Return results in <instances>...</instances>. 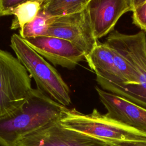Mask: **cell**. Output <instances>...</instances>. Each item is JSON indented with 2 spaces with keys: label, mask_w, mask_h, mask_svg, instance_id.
Wrapping results in <instances>:
<instances>
[{
  "label": "cell",
  "mask_w": 146,
  "mask_h": 146,
  "mask_svg": "<svg viewBox=\"0 0 146 146\" xmlns=\"http://www.w3.org/2000/svg\"><path fill=\"white\" fill-rule=\"evenodd\" d=\"M111 143L66 128L59 121L25 136L15 146H110Z\"/></svg>",
  "instance_id": "52a82bcc"
},
{
  "label": "cell",
  "mask_w": 146,
  "mask_h": 146,
  "mask_svg": "<svg viewBox=\"0 0 146 146\" xmlns=\"http://www.w3.org/2000/svg\"><path fill=\"white\" fill-rule=\"evenodd\" d=\"M87 9L96 40L110 34L125 13L132 11V0H90Z\"/></svg>",
  "instance_id": "9c48e42d"
},
{
  "label": "cell",
  "mask_w": 146,
  "mask_h": 146,
  "mask_svg": "<svg viewBox=\"0 0 146 146\" xmlns=\"http://www.w3.org/2000/svg\"><path fill=\"white\" fill-rule=\"evenodd\" d=\"M23 39L30 47L54 66L74 69L85 60L83 52L63 39L42 36Z\"/></svg>",
  "instance_id": "ba28073f"
},
{
  "label": "cell",
  "mask_w": 146,
  "mask_h": 146,
  "mask_svg": "<svg viewBox=\"0 0 146 146\" xmlns=\"http://www.w3.org/2000/svg\"><path fill=\"white\" fill-rule=\"evenodd\" d=\"M110 146H146V141H122L113 142Z\"/></svg>",
  "instance_id": "e0dca14e"
},
{
  "label": "cell",
  "mask_w": 146,
  "mask_h": 146,
  "mask_svg": "<svg viewBox=\"0 0 146 146\" xmlns=\"http://www.w3.org/2000/svg\"><path fill=\"white\" fill-rule=\"evenodd\" d=\"M95 88L107 110V117L146 133V108L98 86Z\"/></svg>",
  "instance_id": "30bf717a"
},
{
  "label": "cell",
  "mask_w": 146,
  "mask_h": 146,
  "mask_svg": "<svg viewBox=\"0 0 146 146\" xmlns=\"http://www.w3.org/2000/svg\"><path fill=\"white\" fill-rule=\"evenodd\" d=\"M3 16H4V14H3L2 13L0 12V17H3Z\"/></svg>",
  "instance_id": "ac0fdd59"
},
{
  "label": "cell",
  "mask_w": 146,
  "mask_h": 146,
  "mask_svg": "<svg viewBox=\"0 0 146 146\" xmlns=\"http://www.w3.org/2000/svg\"><path fill=\"white\" fill-rule=\"evenodd\" d=\"M90 0H44L43 10L51 17L68 15L84 10Z\"/></svg>",
  "instance_id": "7c38bea8"
},
{
  "label": "cell",
  "mask_w": 146,
  "mask_h": 146,
  "mask_svg": "<svg viewBox=\"0 0 146 146\" xmlns=\"http://www.w3.org/2000/svg\"><path fill=\"white\" fill-rule=\"evenodd\" d=\"M10 47L34 79L37 88L66 107L71 104L70 88L57 70L17 34L11 36Z\"/></svg>",
  "instance_id": "3957f363"
},
{
  "label": "cell",
  "mask_w": 146,
  "mask_h": 146,
  "mask_svg": "<svg viewBox=\"0 0 146 146\" xmlns=\"http://www.w3.org/2000/svg\"><path fill=\"white\" fill-rule=\"evenodd\" d=\"M96 77L101 78L119 86H124L123 78L118 70L113 48L105 42L97 40L91 52L85 57Z\"/></svg>",
  "instance_id": "8fae6325"
},
{
  "label": "cell",
  "mask_w": 146,
  "mask_h": 146,
  "mask_svg": "<svg viewBox=\"0 0 146 146\" xmlns=\"http://www.w3.org/2000/svg\"><path fill=\"white\" fill-rule=\"evenodd\" d=\"M44 0H25L14 10L10 29L19 30L31 22L42 9Z\"/></svg>",
  "instance_id": "4fadbf2b"
},
{
  "label": "cell",
  "mask_w": 146,
  "mask_h": 146,
  "mask_svg": "<svg viewBox=\"0 0 146 146\" xmlns=\"http://www.w3.org/2000/svg\"><path fill=\"white\" fill-rule=\"evenodd\" d=\"M52 18L42 9L31 22L19 30V35L22 39L46 36Z\"/></svg>",
  "instance_id": "5bb4252c"
},
{
  "label": "cell",
  "mask_w": 146,
  "mask_h": 146,
  "mask_svg": "<svg viewBox=\"0 0 146 146\" xmlns=\"http://www.w3.org/2000/svg\"><path fill=\"white\" fill-rule=\"evenodd\" d=\"M59 123L66 128L109 143L146 141V133L113 120L96 108L91 113L84 114L75 108L65 107Z\"/></svg>",
  "instance_id": "277c9868"
},
{
  "label": "cell",
  "mask_w": 146,
  "mask_h": 146,
  "mask_svg": "<svg viewBox=\"0 0 146 146\" xmlns=\"http://www.w3.org/2000/svg\"><path fill=\"white\" fill-rule=\"evenodd\" d=\"M105 42L120 53L136 70L139 77V86H119L96 77L98 84L108 92L119 95L146 108V34L141 31L125 34L117 30L109 34Z\"/></svg>",
  "instance_id": "7a4b0ae2"
},
{
  "label": "cell",
  "mask_w": 146,
  "mask_h": 146,
  "mask_svg": "<svg viewBox=\"0 0 146 146\" xmlns=\"http://www.w3.org/2000/svg\"><path fill=\"white\" fill-rule=\"evenodd\" d=\"M32 88L31 76L25 67L11 53L0 48V118L22 106Z\"/></svg>",
  "instance_id": "5b68a950"
},
{
  "label": "cell",
  "mask_w": 146,
  "mask_h": 146,
  "mask_svg": "<svg viewBox=\"0 0 146 146\" xmlns=\"http://www.w3.org/2000/svg\"><path fill=\"white\" fill-rule=\"evenodd\" d=\"M25 0H0V12L4 16L13 15L14 10Z\"/></svg>",
  "instance_id": "2e32d148"
},
{
  "label": "cell",
  "mask_w": 146,
  "mask_h": 146,
  "mask_svg": "<svg viewBox=\"0 0 146 146\" xmlns=\"http://www.w3.org/2000/svg\"><path fill=\"white\" fill-rule=\"evenodd\" d=\"M65 107L39 89L32 88L22 106L0 118V145L15 146L25 136L59 121Z\"/></svg>",
  "instance_id": "6da1fadb"
},
{
  "label": "cell",
  "mask_w": 146,
  "mask_h": 146,
  "mask_svg": "<svg viewBox=\"0 0 146 146\" xmlns=\"http://www.w3.org/2000/svg\"><path fill=\"white\" fill-rule=\"evenodd\" d=\"M46 36L69 41L83 52L85 57L91 52L98 40L92 33L87 7L77 13L52 17Z\"/></svg>",
  "instance_id": "8992f818"
},
{
  "label": "cell",
  "mask_w": 146,
  "mask_h": 146,
  "mask_svg": "<svg viewBox=\"0 0 146 146\" xmlns=\"http://www.w3.org/2000/svg\"><path fill=\"white\" fill-rule=\"evenodd\" d=\"M132 23L146 33V0H132Z\"/></svg>",
  "instance_id": "9a60e30c"
}]
</instances>
